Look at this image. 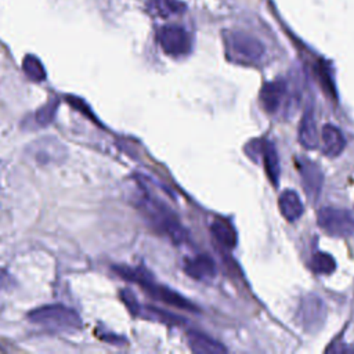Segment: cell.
Here are the masks:
<instances>
[{
  "instance_id": "7c38bea8",
  "label": "cell",
  "mask_w": 354,
  "mask_h": 354,
  "mask_svg": "<svg viewBox=\"0 0 354 354\" xmlns=\"http://www.w3.org/2000/svg\"><path fill=\"white\" fill-rule=\"evenodd\" d=\"M187 340L189 348L198 354H220L227 351V348L220 342L198 330H189L187 333Z\"/></svg>"
},
{
  "instance_id": "44dd1931",
  "label": "cell",
  "mask_w": 354,
  "mask_h": 354,
  "mask_svg": "<svg viewBox=\"0 0 354 354\" xmlns=\"http://www.w3.org/2000/svg\"><path fill=\"white\" fill-rule=\"evenodd\" d=\"M145 311L148 313V317L155 318V319H158V321H160V322H167V324H173V325L181 322V318H180V317H177V315H174V314H167V313L160 311V310L153 308V307H147Z\"/></svg>"
},
{
  "instance_id": "5b68a950",
  "label": "cell",
  "mask_w": 354,
  "mask_h": 354,
  "mask_svg": "<svg viewBox=\"0 0 354 354\" xmlns=\"http://www.w3.org/2000/svg\"><path fill=\"white\" fill-rule=\"evenodd\" d=\"M296 318L304 330L317 332L324 325L326 318V307L324 300L314 293L306 295L299 303Z\"/></svg>"
},
{
  "instance_id": "9c48e42d",
  "label": "cell",
  "mask_w": 354,
  "mask_h": 354,
  "mask_svg": "<svg viewBox=\"0 0 354 354\" xmlns=\"http://www.w3.org/2000/svg\"><path fill=\"white\" fill-rule=\"evenodd\" d=\"M286 93V83L283 80L268 82L263 86L260 91V102L266 112L274 113L282 104Z\"/></svg>"
},
{
  "instance_id": "52a82bcc",
  "label": "cell",
  "mask_w": 354,
  "mask_h": 354,
  "mask_svg": "<svg viewBox=\"0 0 354 354\" xmlns=\"http://www.w3.org/2000/svg\"><path fill=\"white\" fill-rule=\"evenodd\" d=\"M141 288L148 292L153 299L160 300L169 306L177 307V308H187V310H195V306L192 303H189L187 299H184L183 296H180L177 292L167 289L166 286H160V285H155L149 277L142 279L140 282Z\"/></svg>"
},
{
  "instance_id": "4fadbf2b",
  "label": "cell",
  "mask_w": 354,
  "mask_h": 354,
  "mask_svg": "<svg viewBox=\"0 0 354 354\" xmlns=\"http://www.w3.org/2000/svg\"><path fill=\"white\" fill-rule=\"evenodd\" d=\"M278 206L281 214L288 221H296L303 214V202L293 189H285L279 195Z\"/></svg>"
},
{
  "instance_id": "5bb4252c",
  "label": "cell",
  "mask_w": 354,
  "mask_h": 354,
  "mask_svg": "<svg viewBox=\"0 0 354 354\" xmlns=\"http://www.w3.org/2000/svg\"><path fill=\"white\" fill-rule=\"evenodd\" d=\"M299 141L307 149H315L319 142V136L311 109H307L300 120Z\"/></svg>"
},
{
  "instance_id": "ac0fdd59",
  "label": "cell",
  "mask_w": 354,
  "mask_h": 354,
  "mask_svg": "<svg viewBox=\"0 0 354 354\" xmlns=\"http://www.w3.org/2000/svg\"><path fill=\"white\" fill-rule=\"evenodd\" d=\"M22 71L33 82H43L46 79V69L41 61L32 54L25 55L22 61Z\"/></svg>"
},
{
  "instance_id": "e0dca14e",
  "label": "cell",
  "mask_w": 354,
  "mask_h": 354,
  "mask_svg": "<svg viewBox=\"0 0 354 354\" xmlns=\"http://www.w3.org/2000/svg\"><path fill=\"white\" fill-rule=\"evenodd\" d=\"M263 149H261V156L264 159V169L266 173L270 178V181L277 185L278 184V177H279V160H278V155L277 151L274 148V145L271 142H263L261 144Z\"/></svg>"
},
{
  "instance_id": "3957f363",
  "label": "cell",
  "mask_w": 354,
  "mask_h": 354,
  "mask_svg": "<svg viewBox=\"0 0 354 354\" xmlns=\"http://www.w3.org/2000/svg\"><path fill=\"white\" fill-rule=\"evenodd\" d=\"M319 228L328 235L347 238L354 235V214L346 209L322 207L317 214Z\"/></svg>"
},
{
  "instance_id": "2e32d148",
  "label": "cell",
  "mask_w": 354,
  "mask_h": 354,
  "mask_svg": "<svg viewBox=\"0 0 354 354\" xmlns=\"http://www.w3.org/2000/svg\"><path fill=\"white\" fill-rule=\"evenodd\" d=\"M214 239L224 248L232 249L236 245V232L232 224L224 218H216L210 227Z\"/></svg>"
},
{
  "instance_id": "6da1fadb",
  "label": "cell",
  "mask_w": 354,
  "mask_h": 354,
  "mask_svg": "<svg viewBox=\"0 0 354 354\" xmlns=\"http://www.w3.org/2000/svg\"><path fill=\"white\" fill-rule=\"evenodd\" d=\"M224 46L227 58L241 65H254L264 55L263 44L256 37L243 32H225Z\"/></svg>"
},
{
  "instance_id": "7402d4cb",
  "label": "cell",
  "mask_w": 354,
  "mask_h": 354,
  "mask_svg": "<svg viewBox=\"0 0 354 354\" xmlns=\"http://www.w3.org/2000/svg\"><path fill=\"white\" fill-rule=\"evenodd\" d=\"M14 285H15V281L8 274V271H6L4 268L0 267V290L11 289Z\"/></svg>"
},
{
  "instance_id": "277c9868",
  "label": "cell",
  "mask_w": 354,
  "mask_h": 354,
  "mask_svg": "<svg viewBox=\"0 0 354 354\" xmlns=\"http://www.w3.org/2000/svg\"><path fill=\"white\" fill-rule=\"evenodd\" d=\"M144 210L148 218L166 235L170 236L176 243H180L185 239V231L178 224V221L169 213L167 209L163 207L162 203L151 201V198H145L144 201Z\"/></svg>"
},
{
  "instance_id": "30bf717a",
  "label": "cell",
  "mask_w": 354,
  "mask_h": 354,
  "mask_svg": "<svg viewBox=\"0 0 354 354\" xmlns=\"http://www.w3.org/2000/svg\"><path fill=\"white\" fill-rule=\"evenodd\" d=\"M321 140H322V151L329 158L339 156L346 147V138L342 130L335 124L328 123L322 126Z\"/></svg>"
},
{
  "instance_id": "8992f818",
  "label": "cell",
  "mask_w": 354,
  "mask_h": 354,
  "mask_svg": "<svg viewBox=\"0 0 354 354\" xmlns=\"http://www.w3.org/2000/svg\"><path fill=\"white\" fill-rule=\"evenodd\" d=\"M158 40L162 50L171 57L185 55L192 47L189 33L178 25H167L160 28L158 32Z\"/></svg>"
},
{
  "instance_id": "9a60e30c",
  "label": "cell",
  "mask_w": 354,
  "mask_h": 354,
  "mask_svg": "<svg viewBox=\"0 0 354 354\" xmlns=\"http://www.w3.org/2000/svg\"><path fill=\"white\" fill-rule=\"evenodd\" d=\"M147 8L155 17L169 18L181 14L185 10V4L181 0H147Z\"/></svg>"
},
{
  "instance_id": "ffe728a7",
  "label": "cell",
  "mask_w": 354,
  "mask_h": 354,
  "mask_svg": "<svg viewBox=\"0 0 354 354\" xmlns=\"http://www.w3.org/2000/svg\"><path fill=\"white\" fill-rule=\"evenodd\" d=\"M57 106H58V102L57 101H51V102H47L46 105H43L40 109H37V112H36V123L39 126H47L48 123H51V120L55 116Z\"/></svg>"
},
{
  "instance_id": "ba28073f",
  "label": "cell",
  "mask_w": 354,
  "mask_h": 354,
  "mask_svg": "<svg viewBox=\"0 0 354 354\" xmlns=\"http://www.w3.org/2000/svg\"><path fill=\"white\" fill-rule=\"evenodd\" d=\"M297 169L300 170V174H301V181H303L306 195L311 201H317L322 188V171L314 162L307 159H301L299 162Z\"/></svg>"
},
{
  "instance_id": "8fae6325",
  "label": "cell",
  "mask_w": 354,
  "mask_h": 354,
  "mask_svg": "<svg viewBox=\"0 0 354 354\" xmlns=\"http://www.w3.org/2000/svg\"><path fill=\"white\" fill-rule=\"evenodd\" d=\"M184 271L196 281H207L216 275V264L207 254H199L185 261Z\"/></svg>"
},
{
  "instance_id": "7a4b0ae2",
  "label": "cell",
  "mask_w": 354,
  "mask_h": 354,
  "mask_svg": "<svg viewBox=\"0 0 354 354\" xmlns=\"http://www.w3.org/2000/svg\"><path fill=\"white\" fill-rule=\"evenodd\" d=\"M28 319L33 324L62 330H75L82 328L80 315L64 304H47L32 310Z\"/></svg>"
},
{
  "instance_id": "d6986e66",
  "label": "cell",
  "mask_w": 354,
  "mask_h": 354,
  "mask_svg": "<svg viewBox=\"0 0 354 354\" xmlns=\"http://www.w3.org/2000/svg\"><path fill=\"white\" fill-rule=\"evenodd\" d=\"M335 267H336L335 259L330 254L324 252L314 253L310 260V268L315 274H330L335 271Z\"/></svg>"
}]
</instances>
